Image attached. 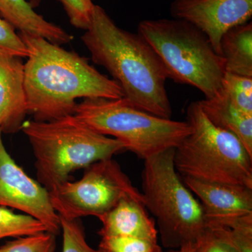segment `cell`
Here are the masks:
<instances>
[{"label":"cell","mask_w":252,"mask_h":252,"mask_svg":"<svg viewBox=\"0 0 252 252\" xmlns=\"http://www.w3.org/2000/svg\"><path fill=\"white\" fill-rule=\"evenodd\" d=\"M81 36L94 64L102 66L122 87L134 107L170 119L166 71L157 53L138 33L119 28L99 5H94L90 26Z\"/></svg>","instance_id":"obj_2"},{"label":"cell","mask_w":252,"mask_h":252,"mask_svg":"<svg viewBox=\"0 0 252 252\" xmlns=\"http://www.w3.org/2000/svg\"><path fill=\"white\" fill-rule=\"evenodd\" d=\"M198 102L210 122L236 136L252 157V116L239 110L220 91L215 97Z\"/></svg>","instance_id":"obj_15"},{"label":"cell","mask_w":252,"mask_h":252,"mask_svg":"<svg viewBox=\"0 0 252 252\" xmlns=\"http://www.w3.org/2000/svg\"><path fill=\"white\" fill-rule=\"evenodd\" d=\"M21 58L0 54V130L15 134L22 130L28 114Z\"/></svg>","instance_id":"obj_12"},{"label":"cell","mask_w":252,"mask_h":252,"mask_svg":"<svg viewBox=\"0 0 252 252\" xmlns=\"http://www.w3.org/2000/svg\"><path fill=\"white\" fill-rule=\"evenodd\" d=\"M0 130V206L19 210L44 223L58 235L61 220L50 200L49 192L16 164L5 148Z\"/></svg>","instance_id":"obj_9"},{"label":"cell","mask_w":252,"mask_h":252,"mask_svg":"<svg viewBox=\"0 0 252 252\" xmlns=\"http://www.w3.org/2000/svg\"><path fill=\"white\" fill-rule=\"evenodd\" d=\"M191 132L175 149L174 163L182 177L252 188V157L231 132L212 124L198 101L189 104Z\"/></svg>","instance_id":"obj_6"},{"label":"cell","mask_w":252,"mask_h":252,"mask_svg":"<svg viewBox=\"0 0 252 252\" xmlns=\"http://www.w3.org/2000/svg\"><path fill=\"white\" fill-rule=\"evenodd\" d=\"M48 231L40 220L26 214H16L0 206V240L18 238Z\"/></svg>","instance_id":"obj_18"},{"label":"cell","mask_w":252,"mask_h":252,"mask_svg":"<svg viewBox=\"0 0 252 252\" xmlns=\"http://www.w3.org/2000/svg\"><path fill=\"white\" fill-rule=\"evenodd\" d=\"M18 34L29 52L23 81L28 114L36 122L74 115L79 98L124 97L117 81L101 74L77 53L44 38Z\"/></svg>","instance_id":"obj_1"},{"label":"cell","mask_w":252,"mask_h":252,"mask_svg":"<svg viewBox=\"0 0 252 252\" xmlns=\"http://www.w3.org/2000/svg\"><path fill=\"white\" fill-rule=\"evenodd\" d=\"M0 54L28 58L29 52L19 34L9 23L0 16Z\"/></svg>","instance_id":"obj_24"},{"label":"cell","mask_w":252,"mask_h":252,"mask_svg":"<svg viewBox=\"0 0 252 252\" xmlns=\"http://www.w3.org/2000/svg\"><path fill=\"white\" fill-rule=\"evenodd\" d=\"M57 235L46 231L18 237L0 246V252H55Z\"/></svg>","instance_id":"obj_21"},{"label":"cell","mask_w":252,"mask_h":252,"mask_svg":"<svg viewBox=\"0 0 252 252\" xmlns=\"http://www.w3.org/2000/svg\"><path fill=\"white\" fill-rule=\"evenodd\" d=\"M21 130L32 149L37 182L49 191L73 172L126 150L120 141L96 132L74 115L25 122Z\"/></svg>","instance_id":"obj_3"},{"label":"cell","mask_w":252,"mask_h":252,"mask_svg":"<svg viewBox=\"0 0 252 252\" xmlns=\"http://www.w3.org/2000/svg\"><path fill=\"white\" fill-rule=\"evenodd\" d=\"M195 252H239L215 236L208 228L195 243Z\"/></svg>","instance_id":"obj_25"},{"label":"cell","mask_w":252,"mask_h":252,"mask_svg":"<svg viewBox=\"0 0 252 252\" xmlns=\"http://www.w3.org/2000/svg\"><path fill=\"white\" fill-rule=\"evenodd\" d=\"M137 33L157 53L168 79L193 86L205 99L220 94L224 60L198 28L177 18L144 20Z\"/></svg>","instance_id":"obj_4"},{"label":"cell","mask_w":252,"mask_h":252,"mask_svg":"<svg viewBox=\"0 0 252 252\" xmlns=\"http://www.w3.org/2000/svg\"><path fill=\"white\" fill-rule=\"evenodd\" d=\"M98 249L102 252H162L158 240L134 237H102Z\"/></svg>","instance_id":"obj_20"},{"label":"cell","mask_w":252,"mask_h":252,"mask_svg":"<svg viewBox=\"0 0 252 252\" xmlns=\"http://www.w3.org/2000/svg\"><path fill=\"white\" fill-rule=\"evenodd\" d=\"M74 115L96 132L120 141L126 150L144 160L176 148L191 132L187 121L157 117L124 97L84 99L77 103Z\"/></svg>","instance_id":"obj_7"},{"label":"cell","mask_w":252,"mask_h":252,"mask_svg":"<svg viewBox=\"0 0 252 252\" xmlns=\"http://www.w3.org/2000/svg\"><path fill=\"white\" fill-rule=\"evenodd\" d=\"M220 92L239 110L252 116V77L225 72Z\"/></svg>","instance_id":"obj_19"},{"label":"cell","mask_w":252,"mask_h":252,"mask_svg":"<svg viewBox=\"0 0 252 252\" xmlns=\"http://www.w3.org/2000/svg\"><path fill=\"white\" fill-rule=\"evenodd\" d=\"M99 236L134 237L158 240L155 220L149 217L142 193L123 198L112 210L99 217Z\"/></svg>","instance_id":"obj_13"},{"label":"cell","mask_w":252,"mask_h":252,"mask_svg":"<svg viewBox=\"0 0 252 252\" xmlns=\"http://www.w3.org/2000/svg\"><path fill=\"white\" fill-rule=\"evenodd\" d=\"M195 243H188L177 250H171L169 252H195Z\"/></svg>","instance_id":"obj_26"},{"label":"cell","mask_w":252,"mask_h":252,"mask_svg":"<svg viewBox=\"0 0 252 252\" xmlns=\"http://www.w3.org/2000/svg\"><path fill=\"white\" fill-rule=\"evenodd\" d=\"M49 192L55 211L67 220L88 216L99 218L124 197L141 195L112 158L91 164L86 167L80 180L66 181Z\"/></svg>","instance_id":"obj_8"},{"label":"cell","mask_w":252,"mask_h":252,"mask_svg":"<svg viewBox=\"0 0 252 252\" xmlns=\"http://www.w3.org/2000/svg\"><path fill=\"white\" fill-rule=\"evenodd\" d=\"M60 220L63 231L62 252H102L89 245L80 220H67L61 217Z\"/></svg>","instance_id":"obj_22"},{"label":"cell","mask_w":252,"mask_h":252,"mask_svg":"<svg viewBox=\"0 0 252 252\" xmlns=\"http://www.w3.org/2000/svg\"><path fill=\"white\" fill-rule=\"evenodd\" d=\"M225 72L252 77V23L228 30L220 41Z\"/></svg>","instance_id":"obj_16"},{"label":"cell","mask_w":252,"mask_h":252,"mask_svg":"<svg viewBox=\"0 0 252 252\" xmlns=\"http://www.w3.org/2000/svg\"><path fill=\"white\" fill-rule=\"evenodd\" d=\"M170 14L203 32L220 56V41L225 32L250 22L252 0H173Z\"/></svg>","instance_id":"obj_10"},{"label":"cell","mask_w":252,"mask_h":252,"mask_svg":"<svg viewBox=\"0 0 252 252\" xmlns=\"http://www.w3.org/2000/svg\"><path fill=\"white\" fill-rule=\"evenodd\" d=\"M175 149L144 159L141 193L146 209L157 219L162 245L171 250L196 243L207 229L201 204L176 170Z\"/></svg>","instance_id":"obj_5"},{"label":"cell","mask_w":252,"mask_h":252,"mask_svg":"<svg viewBox=\"0 0 252 252\" xmlns=\"http://www.w3.org/2000/svg\"><path fill=\"white\" fill-rule=\"evenodd\" d=\"M0 16L18 32L44 38L57 45L68 44L73 39L63 28L38 14L26 0H0Z\"/></svg>","instance_id":"obj_14"},{"label":"cell","mask_w":252,"mask_h":252,"mask_svg":"<svg viewBox=\"0 0 252 252\" xmlns=\"http://www.w3.org/2000/svg\"><path fill=\"white\" fill-rule=\"evenodd\" d=\"M207 228L239 252H252V214L208 222Z\"/></svg>","instance_id":"obj_17"},{"label":"cell","mask_w":252,"mask_h":252,"mask_svg":"<svg viewBox=\"0 0 252 252\" xmlns=\"http://www.w3.org/2000/svg\"><path fill=\"white\" fill-rule=\"evenodd\" d=\"M63 5L69 22L77 29L86 30L90 26L94 4V0H57Z\"/></svg>","instance_id":"obj_23"},{"label":"cell","mask_w":252,"mask_h":252,"mask_svg":"<svg viewBox=\"0 0 252 252\" xmlns=\"http://www.w3.org/2000/svg\"><path fill=\"white\" fill-rule=\"evenodd\" d=\"M201 204L208 222L252 214V188L182 177Z\"/></svg>","instance_id":"obj_11"}]
</instances>
